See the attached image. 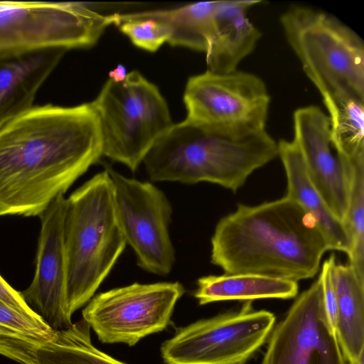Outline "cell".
<instances>
[{
	"label": "cell",
	"mask_w": 364,
	"mask_h": 364,
	"mask_svg": "<svg viewBox=\"0 0 364 364\" xmlns=\"http://www.w3.org/2000/svg\"><path fill=\"white\" fill-rule=\"evenodd\" d=\"M91 103L33 106L0 125V216H40L102 156Z\"/></svg>",
	"instance_id": "6da1fadb"
},
{
	"label": "cell",
	"mask_w": 364,
	"mask_h": 364,
	"mask_svg": "<svg viewBox=\"0 0 364 364\" xmlns=\"http://www.w3.org/2000/svg\"><path fill=\"white\" fill-rule=\"evenodd\" d=\"M328 250L315 220L284 197L257 205L239 203L211 237L210 262L225 274L293 280L314 277Z\"/></svg>",
	"instance_id": "7a4b0ae2"
},
{
	"label": "cell",
	"mask_w": 364,
	"mask_h": 364,
	"mask_svg": "<svg viewBox=\"0 0 364 364\" xmlns=\"http://www.w3.org/2000/svg\"><path fill=\"white\" fill-rule=\"evenodd\" d=\"M277 156V142L266 130L232 138L185 119L156 141L142 163L154 182H209L235 193Z\"/></svg>",
	"instance_id": "3957f363"
},
{
	"label": "cell",
	"mask_w": 364,
	"mask_h": 364,
	"mask_svg": "<svg viewBox=\"0 0 364 364\" xmlns=\"http://www.w3.org/2000/svg\"><path fill=\"white\" fill-rule=\"evenodd\" d=\"M107 170L97 173L66 198L64 246L70 314L87 304L124 252Z\"/></svg>",
	"instance_id": "277c9868"
},
{
	"label": "cell",
	"mask_w": 364,
	"mask_h": 364,
	"mask_svg": "<svg viewBox=\"0 0 364 364\" xmlns=\"http://www.w3.org/2000/svg\"><path fill=\"white\" fill-rule=\"evenodd\" d=\"M290 48L319 92H341L364 100V43L336 16L293 6L280 16Z\"/></svg>",
	"instance_id": "5b68a950"
},
{
	"label": "cell",
	"mask_w": 364,
	"mask_h": 364,
	"mask_svg": "<svg viewBox=\"0 0 364 364\" xmlns=\"http://www.w3.org/2000/svg\"><path fill=\"white\" fill-rule=\"evenodd\" d=\"M91 104L99 120L102 156L132 171L173 125L158 87L136 70L122 82L109 79Z\"/></svg>",
	"instance_id": "8992f818"
},
{
	"label": "cell",
	"mask_w": 364,
	"mask_h": 364,
	"mask_svg": "<svg viewBox=\"0 0 364 364\" xmlns=\"http://www.w3.org/2000/svg\"><path fill=\"white\" fill-rule=\"evenodd\" d=\"M110 15L74 2L0 1V59L50 48L95 45Z\"/></svg>",
	"instance_id": "52a82bcc"
},
{
	"label": "cell",
	"mask_w": 364,
	"mask_h": 364,
	"mask_svg": "<svg viewBox=\"0 0 364 364\" xmlns=\"http://www.w3.org/2000/svg\"><path fill=\"white\" fill-rule=\"evenodd\" d=\"M275 321L274 314L245 301L239 310L176 328L161 355L165 364H245L267 342Z\"/></svg>",
	"instance_id": "ba28073f"
},
{
	"label": "cell",
	"mask_w": 364,
	"mask_h": 364,
	"mask_svg": "<svg viewBox=\"0 0 364 364\" xmlns=\"http://www.w3.org/2000/svg\"><path fill=\"white\" fill-rule=\"evenodd\" d=\"M183 101L186 119L232 138L266 130L270 95L259 76L237 70L191 77Z\"/></svg>",
	"instance_id": "9c48e42d"
},
{
	"label": "cell",
	"mask_w": 364,
	"mask_h": 364,
	"mask_svg": "<svg viewBox=\"0 0 364 364\" xmlns=\"http://www.w3.org/2000/svg\"><path fill=\"white\" fill-rule=\"evenodd\" d=\"M186 290L178 282L134 283L94 296L82 311L84 319L102 343L135 346L165 330Z\"/></svg>",
	"instance_id": "30bf717a"
},
{
	"label": "cell",
	"mask_w": 364,
	"mask_h": 364,
	"mask_svg": "<svg viewBox=\"0 0 364 364\" xmlns=\"http://www.w3.org/2000/svg\"><path fill=\"white\" fill-rule=\"evenodd\" d=\"M112 184L116 218L137 264L159 276L168 274L176 254L169 226L173 213L164 193L150 182L127 178L107 167Z\"/></svg>",
	"instance_id": "8fae6325"
},
{
	"label": "cell",
	"mask_w": 364,
	"mask_h": 364,
	"mask_svg": "<svg viewBox=\"0 0 364 364\" xmlns=\"http://www.w3.org/2000/svg\"><path fill=\"white\" fill-rule=\"evenodd\" d=\"M261 364H349L328 321L319 277L274 325Z\"/></svg>",
	"instance_id": "7c38bea8"
},
{
	"label": "cell",
	"mask_w": 364,
	"mask_h": 364,
	"mask_svg": "<svg viewBox=\"0 0 364 364\" xmlns=\"http://www.w3.org/2000/svg\"><path fill=\"white\" fill-rule=\"evenodd\" d=\"M66 198L58 196L39 216L41 227L34 277L21 291L27 304L55 331L72 326L64 246Z\"/></svg>",
	"instance_id": "4fadbf2b"
},
{
	"label": "cell",
	"mask_w": 364,
	"mask_h": 364,
	"mask_svg": "<svg viewBox=\"0 0 364 364\" xmlns=\"http://www.w3.org/2000/svg\"><path fill=\"white\" fill-rule=\"evenodd\" d=\"M294 138L313 184L342 222L348 193V174L331 141L327 114L316 105L296 109L293 114Z\"/></svg>",
	"instance_id": "5bb4252c"
},
{
	"label": "cell",
	"mask_w": 364,
	"mask_h": 364,
	"mask_svg": "<svg viewBox=\"0 0 364 364\" xmlns=\"http://www.w3.org/2000/svg\"><path fill=\"white\" fill-rule=\"evenodd\" d=\"M260 1H218L213 33L205 52L208 70L216 73L235 71L251 54L262 37L261 31L247 16Z\"/></svg>",
	"instance_id": "9a60e30c"
},
{
	"label": "cell",
	"mask_w": 364,
	"mask_h": 364,
	"mask_svg": "<svg viewBox=\"0 0 364 364\" xmlns=\"http://www.w3.org/2000/svg\"><path fill=\"white\" fill-rule=\"evenodd\" d=\"M66 50L50 48L0 59V125L33 107L38 90Z\"/></svg>",
	"instance_id": "2e32d148"
},
{
	"label": "cell",
	"mask_w": 364,
	"mask_h": 364,
	"mask_svg": "<svg viewBox=\"0 0 364 364\" xmlns=\"http://www.w3.org/2000/svg\"><path fill=\"white\" fill-rule=\"evenodd\" d=\"M278 156L285 170L287 196L296 201L316 222L328 250L350 252V242L343 223L327 205L307 173L295 143L284 139L277 142Z\"/></svg>",
	"instance_id": "e0dca14e"
},
{
	"label": "cell",
	"mask_w": 364,
	"mask_h": 364,
	"mask_svg": "<svg viewBox=\"0 0 364 364\" xmlns=\"http://www.w3.org/2000/svg\"><path fill=\"white\" fill-rule=\"evenodd\" d=\"M298 282L256 274L208 275L197 280L193 296L200 305L224 301H252L261 299L295 297Z\"/></svg>",
	"instance_id": "ac0fdd59"
},
{
	"label": "cell",
	"mask_w": 364,
	"mask_h": 364,
	"mask_svg": "<svg viewBox=\"0 0 364 364\" xmlns=\"http://www.w3.org/2000/svg\"><path fill=\"white\" fill-rule=\"evenodd\" d=\"M218 1H200L182 6L112 14L113 24L134 20L154 18L170 26L173 35L168 43L206 52L213 33V19Z\"/></svg>",
	"instance_id": "d6986e66"
},
{
	"label": "cell",
	"mask_w": 364,
	"mask_h": 364,
	"mask_svg": "<svg viewBox=\"0 0 364 364\" xmlns=\"http://www.w3.org/2000/svg\"><path fill=\"white\" fill-rule=\"evenodd\" d=\"M337 299L336 335L348 362L364 353V279L350 264H336Z\"/></svg>",
	"instance_id": "ffe728a7"
},
{
	"label": "cell",
	"mask_w": 364,
	"mask_h": 364,
	"mask_svg": "<svg viewBox=\"0 0 364 364\" xmlns=\"http://www.w3.org/2000/svg\"><path fill=\"white\" fill-rule=\"evenodd\" d=\"M328 111L332 146L342 163L364 159V100L336 92H319Z\"/></svg>",
	"instance_id": "44dd1931"
},
{
	"label": "cell",
	"mask_w": 364,
	"mask_h": 364,
	"mask_svg": "<svg viewBox=\"0 0 364 364\" xmlns=\"http://www.w3.org/2000/svg\"><path fill=\"white\" fill-rule=\"evenodd\" d=\"M55 331L41 316L22 314L0 300V355L19 364H38V349Z\"/></svg>",
	"instance_id": "7402d4cb"
},
{
	"label": "cell",
	"mask_w": 364,
	"mask_h": 364,
	"mask_svg": "<svg viewBox=\"0 0 364 364\" xmlns=\"http://www.w3.org/2000/svg\"><path fill=\"white\" fill-rule=\"evenodd\" d=\"M90 327L80 319L55 331L54 338L37 352L38 364H126L95 347Z\"/></svg>",
	"instance_id": "603a6c76"
},
{
	"label": "cell",
	"mask_w": 364,
	"mask_h": 364,
	"mask_svg": "<svg viewBox=\"0 0 364 364\" xmlns=\"http://www.w3.org/2000/svg\"><path fill=\"white\" fill-rule=\"evenodd\" d=\"M348 174V205L343 225L350 242L349 264L364 279V159L343 164Z\"/></svg>",
	"instance_id": "cb8c5ba5"
},
{
	"label": "cell",
	"mask_w": 364,
	"mask_h": 364,
	"mask_svg": "<svg viewBox=\"0 0 364 364\" xmlns=\"http://www.w3.org/2000/svg\"><path fill=\"white\" fill-rule=\"evenodd\" d=\"M117 26L133 44L149 52H155L164 43H168L173 35L169 25L154 18L129 20Z\"/></svg>",
	"instance_id": "d4e9b609"
},
{
	"label": "cell",
	"mask_w": 364,
	"mask_h": 364,
	"mask_svg": "<svg viewBox=\"0 0 364 364\" xmlns=\"http://www.w3.org/2000/svg\"><path fill=\"white\" fill-rule=\"evenodd\" d=\"M336 264V256L334 254H331L323 263L318 277L322 284L323 303L326 314L334 330L337 321V299L333 282V270Z\"/></svg>",
	"instance_id": "484cf974"
},
{
	"label": "cell",
	"mask_w": 364,
	"mask_h": 364,
	"mask_svg": "<svg viewBox=\"0 0 364 364\" xmlns=\"http://www.w3.org/2000/svg\"><path fill=\"white\" fill-rule=\"evenodd\" d=\"M0 300L22 314L33 317L40 316L27 304L21 291L14 289L1 275Z\"/></svg>",
	"instance_id": "4316f807"
},
{
	"label": "cell",
	"mask_w": 364,
	"mask_h": 364,
	"mask_svg": "<svg viewBox=\"0 0 364 364\" xmlns=\"http://www.w3.org/2000/svg\"><path fill=\"white\" fill-rule=\"evenodd\" d=\"M127 75L126 68L122 65H118L114 70L109 73V79L114 82H122Z\"/></svg>",
	"instance_id": "83f0119b"
},
{
	"label": "cell",
	"mask_w": 364,
	"mask_h": 364,
	"mask_svg": "<svg viewBox=\"0 0 364 364\" xmlns=\"http://www.w3.org/2000/svg\"><path fill=\"white\" fill-rule=\"evenodd\" d=\"M348 363L349 364H364V353H363L357 359Z\"/></svg>",
	"instance_id": "f1b7e54d"
}]
</instances>
